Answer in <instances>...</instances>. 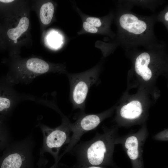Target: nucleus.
<instances>
[{
  "instance_id": "nucleus-2",
  "label": "nucleus",
  "mask_w": 168,
  "mask_h": 168,
  "mask_svg": "<svg viewBox=\"0 0 168 168\" xmlns=\"http://www.w3.org/2000/svg\"><path fill=\"white\" fill-rule=\"evenodd\" d=\"M60 115L62 123L55 128H51L41 123H38L36 125L40 129L43 135V142L40 156H43L45 153H49L53 156L56 162L58 159L62 147L69 143L72 132L71 123L69 119L62 113Z\"/></svg>"
},
{
  "instance_id": "nucleus-7",
  "label": "nucleus",
  "mask_w": 168,
  "mask_h": 168,
  "mask_svg": "<svg viewBox=\"0 0 168 168\" xmlns=\"http://www.w3.org/2000/svg\"><path fill=\"white\" fill-rule=\"evenodd\" d=\"M121 27L128 32L139 35L147 30V25L144 21L139 19L135 16L130 14H123L119 19Z\"/></svg>"
},
{
  "instance_id": "nucleus-13",
  "label": "nucleus",
  "mask_w": 168,
  "mask_h": 168,
  "mask_svg": "<svg viewBox=\"0 0 168 168\" xmlns=\"http://www.w3.org/2000/svg\"><path fill=\"white\" fill-rule=\"evenodd\" d=\"M138 144L137 138L134 136H131L127 138L125 146V147L128 149H138Z\"/></svg>"
},
{
  "instance_id": "nucleus-17",
  "label": "nucleus",
  "mask_w": 168,
  "mask_h": 168,
  "mask_svg": "<svg viewBox=\"0 0 168 168\" xmlns=\"http://www.w3.org/2000/svg\"><path fill=\"white\" fill-rule=\"evenodd\" d=\"M46 164L42 163H39L37 164V168H45Z\"/></svg>"
},
{
  "instance_id": "nucleus-18",
  "label": "nucleus",
  "mask_w": 168,
  "mask_h": 168,
  "mask_svg": "<svg viewBox=\"0 0 168 168\" xmlns=\"http://www.w3.org/2000/svg\"><path fill=\"white\" fill-rule=\"evenodd\" d=\"M14 1L13 0H0V2L4 3H8Z\"/></svg>"
},
{
  "instance_id": "nucleus-10",
  "label": "nucleus",
  "mask_w": 168,
  "mask_h": 168,
  "mask_svg": "<svg viewBox=\"0 0 168 168\" xmlns=\"http://www.w3.org/2000/svg\"><path fill=\"white\" fill-rule=\"evenodd\" d=\"M7 118L0 115V151L3 150L11 142V137L7 124Z\"/></svg>"
},
{
  "instance_id": "nucleus-3",
  "label": "nucleus",
  "mask_w": 168,
  "mask_h": 168,
  "mask_svg": "<svg viewBox=\"0 0 168 168\" xmlns=\"http://www.w3.org/2000/svg\"><path fill=\"white\" fill-rule=\"evenodd\" d=\"M70 100L73 109H79L84 112L86 99L90 88L96 82L97 74L95 70L83 73L68 74Z\"/></svg>"
},
{
  "instance_id": "nucleus-21",
  "label": "nucleus",
  "mask_w": 168,
  "mask_h": 168,
  "mask_svg": "<svg viewBox=\"0 0 168 168\" xmlns=\"http://www.w3.org/2000/svg\"></svg>"
},
{
  "instance_id": "nucleus-19",
  "label": "nucleus",
  "mask_w": 168,
  "mask_h": 168,
  "mask_svg": "<svg viewBox=\"0 0 168 168\" xmlns=\"http://www.w3.org/2000/svg\"><path fill=\"white\" fill-rule=\"evenodd\" d=\"M165 18L166 21H168V12H167L165 15Z\"/></svg>"
},
{
  "instance_id": "nucleus-8",
  "label": "nucleus",
  "mask_w": 168,
  "mask_h": 168,
  "mask_svg": "<svg viewBox=\"0 0 168 168\" xmlns=\"http://www.w3.org/2000/svg\"><path fill=\"white\" fill-rule=\"evenodd\" d=\"M150 61V56L147 52L141 54L136 60L135 65V71L145 81L149 80L152 77V71L148 67Z\"/></svg>"
},
{
  "instance_id": "nucleus-5",
  "label": "nucleus",
  "mask_w": 168,
  "mask_h": 168,
  "mask_svg": "<svg viewBox=\"0 0 168 168\" xmlns=\"http://www.w3.org/2000/svg\"><path fill=\"white\" fill-rule=\"evenodd\" d=\"M14 85L6 76L0 79V115L7 118L20 102L35 100L33 96L19 92Z\"/></svg>"
},
{
  "instance_id": "nucleus-16",
  "label": "nucleus",
  "mask_w": 168,
  "mask_h": 168,
  "mask_svg": "<svg viewBox=\"0 0 168 168\" xmlns=\"http://www.w3.org/2000/svg\"><path fill=\"white\" fill-rule=\"evenodd\" d=\"M127 153L130 159L133 160L137 159L139 155L138 149H128Z\"/></svg>"
},
{
  "instance_id": "nucleus-12",
  "label": "nucleus",
  "mask_w": 168,
  "mask_h": 168,
  "mask_svg": "<svg viewBox=\"0 0 168 168\" xmlns=\"http://www.w3.org/2000/svg\"><path fill=\"white\" fill-rule=\"evenodd\" d=\"M54 7L53 3L48 2L44 4L41 7L40 12V20L43 24L48 25L53 18Z\"/></svg>"
},
{
  "instance_id": "nucleus-9",
  "label": "nucleus",
  "mask_w": 168,
  "mask_h": 168,
  "mask_svg": "<svg viewBox=\"0 0 168 168\" xmlns=\"http://www.w3.org/2000/svg\"><path fill=\"white\" fill-rule=\"evenodd\" d=\"M142 112L141 103L137 100H133L123 106L120 113L123 117L128 119H134L138 118Z\"/></svg>"
},
{
  "instance_id": "nucleus-1",
  "label": "nucleus",
  "mask_w": 168,
  "mask_h": 168,
  "mask_svg": "<svg viewBox=\"0 0 168 168\" xmlns=\"http://www.w3.org/2000/svg\"><path fill=\"white\" fill-rule=\"evenodd\" d=\"M35 145L32 133L22 140L11 142L0 156V168H37L33 153Z\"/></svg>"
},
{
  "instance_id": "nucleus-4",
  "label": "nucleus",
  "mask_w": 168,
  "mask_h": 168,
  "mask_svg": "<svg viewBox=\"0 0 168 168\" xmlns=\"http://www.w3.org/2000/svg\"><path fill=\"white\" fill-rule=\"evenodd\" d=\"M22 68L10 71L6 77L14 85L29 84L39 76L49 72L56 71L43 60L32 58L27 59Z\"/></svg>"
},
{
  "instance_id": "nucleus-11",
  "label": "nucleus",
  "mask_w": 168,
  "mask_h": 168,
  "mask_svg": "<svg viewBox=\"0 0 168 168\" xmlns=\"http://www.w3.org/2000/svg\"><path fill=\"white\" fill-rule=\"evenodd\" d=\"M29 25V20L26 17H23L20 20L17 26L14 28L8 29L7 35L12 40H16L28 29Z\"/></svg>"
},
{
  "instance_id": "nucleus-14",
  "label": "nucleus",
  "mask_w": 168,
  "mask_h": 168,
  "mask_svg": "<svg viewBox=\"0 0 168 168\" xmlns=\"http://www.w3.org/2000/svg\"><path fill=\"white\" fill-rule=\"evenodd\" d=\"M86 22L96 27H100L102 24L100 19L95 17H88L86 19Z\"/></svg>"
},
{
  "instance_id": "nucleus-15",
  "label": "nucleus",
  "mask_w": 168,
  "mask_h": 168,
  "mask_svg": "<svg viewBox=\"0 0 168 168\" xmlns=\"http://www.w3.org/2000/svg\"><path fill=\"white\" fill-rule=\"evenodd\" d=\"M83 26L84 29L86 31L93 33H95L97 32L98 29L86 21H85L83 24Z\"/></svg>"
},
{
  "instance_id": "nucleus-20",
  "label": "nucleus",
  "mask_w": 168,
  "mask_h": 168,
  "mask_svg": "<svg viewBox=\"0 0 168 168\" xmlns=\"http://www.w3.org/2000/svg\"><path fill=\"white\" fill-rule=\"evenodd\" d=\"M87 168H102L100 167H98V166H91L90 167H89Z\"/></svg>"
},
{
  "instance_id": "nucleus-6",
  "label": "nucleus",
  "mask_w": 168,
  "mask_h": 168,
  "mask_svg": "<svg viewBox=\"0 0 168 168\" xmlns=\"http://www.w3.org/2000/svg\"><path fill=\"white\" fill-rule=\"evenodd\" d=\"M100 122V116L97 114H87L82 112V114L78 117L77 121L74 123H71L72 135L69 143L59 158L70 152L76 145L83 134L95 128Z\"/></svg>"
}]
</instances>
